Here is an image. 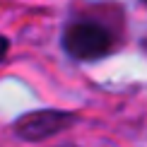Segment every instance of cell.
<instances>
[{"label": "cell", "instance_id": "obj_1", "mask_svg": "<svg viewBox=\"0 0 147 147\" xmlns=\"http://www.w3.org/2000/svg\"><path fill=\"white\" fill-rule=\"evenodd\" d=\"M65 51L77 60H94L111 51V36L94 22H77L65 32Z\"/></svg>", "mask_w": 147, "mask_h": 147}, {"label": "cell", "instance_id": "obj_2", "mask_svg": "<svg viewBox=\"0 0 147 147\" xmlns=\"http://www.w3.org/2000/svg\"><path fill=\"white\" fill-rule=\"evenodd\" d=\"M72 123V116L65 113V111H34V113H27L17 121L15 125V133L20 135L22 140H29V142H39V140H46L56 133L65 130Z\"/></svg>", "mask_w": 147, "mask_h": 147}, {"label": "cell", "instance_id": "obj_3", "mask_svg": "<svg viewBox=\"0 0 147 147\" xmlns=\"http://www.w3.org/2000/svg\"><path fill=\"white\" fill-rule=\"evenodd\" d=\"M7 39H5V36H0V60H3L5 58V53H7Z\"/></svg>", "mask_w": 147, "mask_h": 147}, {"label": "cell", "instance_id": "obj_4", "mask_svg": "<svg viewBox=\"0 0 147 147\" xmlns=\"http://www.w3.org/2000/svg\"><path fill=\"white\" fill-rule=\"evenodd\" d=\"M145 3H147V0H145Z\"/></svg>", "mask_w": 147, "mask_h": 147}]
</instances>
